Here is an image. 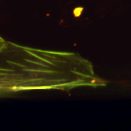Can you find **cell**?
I'll use <instances>...</instances> for the list:
<instances>
[{
	"mask_svg": "<svg viewBox=\"0 0 131 131\" xmlns=\"http://www.w3.org/2000/svg\"><path fill=\"white\" fill-rule=\"evenodd\" d=\"M107 85L93 65L73 51L6 41L0 52V97L24 92H70Z\"/></svg>",
	"mask_w": 131,
	"mask_h": 131,
	"instance_id": "obj_1",
	"label": "cell"
},
{
	"mask_svg": "<svg viewBox=\"0 0 131 131\" xmlns=\"http://www.w3.org/2000/svg\"><path fill=\"white\" fill-rule=\"evenodd\" d=\"M6 41H7V40H5V39L3 38L1 35H0V52H1V51H2V49H4L5 47H6Z\"/></svg>",
	"mask_w": 131,
	"mask_h": 131,
	"instance_id": "obj_2",
	"label": "cell"
}]
</instances>
